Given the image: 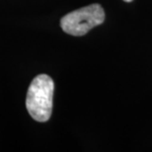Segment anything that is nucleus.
I'll list each match as a JSON object with an SVG mask.
<instances>
[{"label":"nucleus","mask_w":152,"mask_h":152,"mask_svg":"<svg viewBox=\"0 0 152 152\" xmlns=\"http://www.w3.org/2000/svg\"><path fill=\"white\" fill-rule=\"evenodd\" d=\"M54 91L53 80L47 74L36 76L27 92L26 107L35 121L45 123L50 118Z\"/></svg>","instance_id":"nucleus-1"},{"label":"nucleus","mask_w":152,"mask_h":152,"mask_svg":"<svg viewBox=\"0 0 152 152\" xmlns=\"http://www.w3.org/2000/svg\"><path fill=\"white\" fill-rule=\"evenodd\" d=\"M105 12L100 4H91L66 14L60 20L61 29L67 34L80 37L104 23Z\"/></svg>","instance_id":"nucleus-2"},{"label":"nucleus","mask_w":152,"mask_h":152,"mask_svg":"<svg viewBox=\"0 0 152 152\" xmlns=\"http://www.w3.org/2000/svg\"><path fill=\"white\" fill-rule=\"evenodd\" d=\"M124 1H126V2H132V0H124Z\"/></svg>","instance_id":"nucleus-3"}]
</instances>
